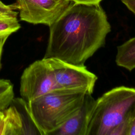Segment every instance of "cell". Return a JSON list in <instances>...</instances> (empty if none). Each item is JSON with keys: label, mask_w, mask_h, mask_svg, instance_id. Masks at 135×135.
Returning a JSON list of instances; mask_svg holds the SVG:
<instances>
[{"label": "cell", "mask_w": 135, "mask_h": 135, "mask_svg": "<svg viewBox=\"0 0 135 135\" xmlns=\"http://www.w3.org/2000/svg\"><path fill=\"white\" fill-rule=\"evenodd\" d=\"M43 58L54 57L75 65L85 62L103 46L111 27L100 4L71 2L49 26Z\"/></svg>", "instance_id": "1"}, {"label": "cell", "mask_w": 135, "mask_h": 135, "mask_svg": "<svg viewBox=\"0 0 135 135\" xmlns=\"http://www.w3.org/2000/svg\"><path fill=\"white\" fill-rule=\"evenodd\" d=\"M134 114L135 88H113L95 100L86 135H127Z\"/></svg>", "instance_id": "2"}, {"label": "cell", "mask_w": 135, "mask_h": 135, "mask_svg": "<svg viewBox=\"0 0 135 135\" xmlns=\"http://www.w3.org/2000/svg\"><path fill=\"white\" fill-rule=\"evenodd\" d=\"M85 93L55 89L27 103L41 135H51L81 106Z\"/></svg>", "instance_id": "3"}, {"label": "cell", "mask_w": 135, "mask_h": 135, "mask_svg": "<svg viewBox=\"0 0 135 135\" xmlns=\"http://www.w3.org/2000/svg\"><path fill=\"white\" fill-rule=\"evenodd\" d=\"M45 59L52 69L56 89L93 93L98 78L84 65H75L54 57Z\"/></svg>", "instance_id": "4"}, {"label": "cell", "mask_w": 135, "mask_h": 135, "mask_svg": "<svg viewBox=\"0 0 135 135\" xmlns=\"http://www.w3.org/2000/svg\"><path fill=\"white\" fill-rule=\"evenodd\" d=\"M55 89L52 69L45 58L31 64L21 75L20 92L27 103Z\"/></svg>", "instance_id": "5"}, {"label": "cell", "mask_w": 135, "mask_h": 135, "mask_svg": "<svg viewBox=\"0 0 135 135\" xmlns=\"http://www.w3.org/2000/svg\"><path fill=\"white\" fill-rule=\"evenodd\" d=\"M13 8L18 9L20 20L33 24L50 26L68 7L69 0H15Z\"/></svg>", "instance_id": "6"}, {"label": "cell", "mask_w": 135, "mask_h": 135, "mask_svg": "<svg viewBox=\"0 0 135 135\" xmlns=\"http://www.w3.org/2000/svg\"><path fill=\"white\" fill-rule=\"evenodd\" d=\"M3 112L0 135L41 134L31 117L27 102L22 98H14Z\"/></svg>", "instance_id": "7"}, {"label": "cell", "mask_w": 135, "mask_h": 135, "mask_svg": "<svg viewBox=\"0 0 135 135\" xmlns=\"http://www.w3.org/2000/svg\"><path fill=\"white\" fill-rule=\"evenodd\" d=\"M95 100L92 94H85L80 108L51 135H86L89 116Z\"/></svg>", "instance_id": "8"}, {"label": "cell", "mask_w": 135, "mask_h": 135, "mask_svg": "<svg viewBox=\"0 0 135 135\" xmlns=\"http://www.w3.org/2000/svg\"><path fill=\"white\" fill-rule=\"evenodd\" d=\"M115 63L129 71L135 69V36L117 47Z\"/></svg>", "instance_id": "9"}, {"label": "cell", "mask_w": 135, "mask_h": 135, "mask_svg": "<svg viewBox=\"0 0 135 135\" xmlns=\"http://www.w3.org/2000/svg\"><path fill=\"white\" fill-rule=\"evenodd\" d=\"M17 14L0 12V35H10L19 30L21 25L17 19Z\"/></svg>", "instance_id": "10"}, {"label": "cell", "mask_w": 135, "mask_h": 135, "mask_svg": "<svg viewBox=\"0 0 135 135\" xmlns=\"http://www.w3.org/2000/svg\"><path fill=\"white\" fill-rule=\"evenodd\" d=\"M14 98L13 85L9 80L0 79V111L5 109Z\"/></svg>", "instance_id": "11"}, {"label": "cell", "mask_w": 135, "mask_h": 135, "mask_svg": "<svg viewBox=\"0 0 135 135\" xmlns=\"http://www.w3.org/2000/svg\"><path fill=\"white\" fill-rule=\"evenodd\" d=\"M0 12L8 14H14L18 13L17 12L15 11L11 5H6L3 3L1 0H0Z\"/></svg>", "instance_id": "12"}, {"label": "cell", "mask_w": 135, "mask_h": 135, "mask_svg": "<svg viewBox=\"0 0 135 135\" xmlns=\"http://www.w3.org/2000/svg\"><path fill=\"white\" fill-rule=\"evenodd\" d=\"M126 7L135 14V0H121Z\"/></svg>", "instance_id": "13"}, {"label": "cell", "mask_w": 135, "mask_h": 135, "mask_svg": "<svg viewBox=\"0 0 135 135\" xmlns=\"http://www.w3.org/2000/svg\"><path fill=\"white\" fill-rule=\"evenodd\" d=\"M9 35H0V69L1 68L2 65H1V59H2V52L3 47L4 46V44L5 43L6 41L9 37Z\"/></svg>", "instance_id": "14"}, {"label": "cell", "mask_w": 135, "mask_h": 135, "mask_svg": "<svg viewBox=\"0 0 135 135\" xmlns=\"http://www.w3.org/2000/svg\"><path fill=\"white\" fill-rule=\"evenodd\" d=\"M71 2L83 4H100L102 0H69Z\"/></svg>", "instance_id": "15"}, {"label": "cell", "mask_w": 135, "mask_h": 135, "mask_svg": "<svg viewBox=\"0 0 135 135\" xmlns=\"http://www.w3.org/2000/svg\"><path fill=\"white\" fill-rule=\"evenodd\" d=\"M127 135H135V114L130 122Z\"/></svg>", "instance_id": "16"}, {"label": "cell", "mask_w": 135, "mask_h": 135, "mask_svg": "<svg viewBox=\"0 0 135 135\" xmlns=\"http://www.w3.org/2000/svg\"><path fill=\"white\" fill-rule=\"evenodd\" d=\"M3 118V111H0V127L2 124Z\"/></svg>", "instance_id": "17"}]
</instances>
